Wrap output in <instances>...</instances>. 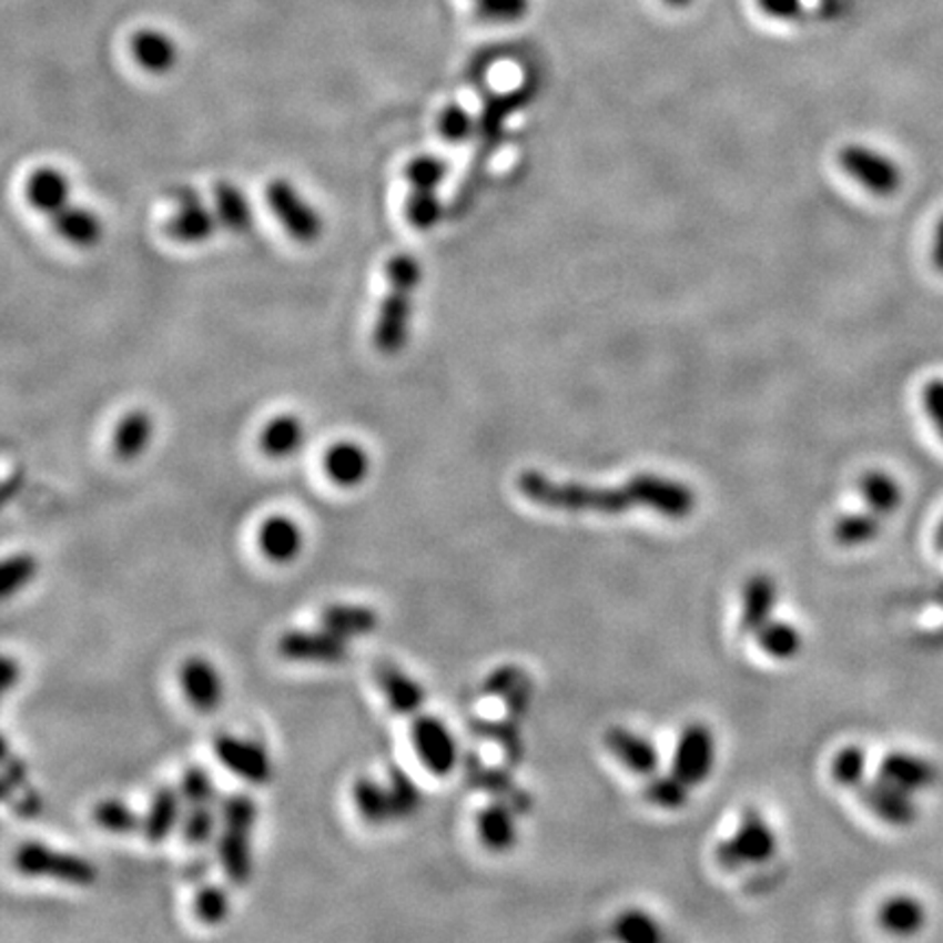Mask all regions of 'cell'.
<instances>
[{
	"label": "cell",
	"mask_w": 943,
	"mask_h": 943,
	"mask_svg": "<svg viewBox=\"0 0 943 943\" xmlns=\"http://www.w3.org/2000/svg\"><path fill=\"white\" fill-rule=\"evenodd\" d=\"M516 485L529 503L568 514L620 516L633 509H649L669 520H686L697 509V494L690 485L658 474H636L622 485L597 487L525 470Z\"/></svg>",
	"instance_id": "cell-1"
},
{
	"label": "cell",
	"mask_w": 943,
	"mask_h": 943,
	"mask_svg": "<svg viewBox=\"0 0 943 943\" xmlns=\"http://www.w3.org/2000/svg\"><path fill=\"white\" fill-rule=\"evenodd\" d=\"M389 291L383 297L374 343L381 354L396 356L400 354L410 337L413 322V295L422 284V265L410 254H396L387 265Z\"/></svg>",
	"instance_id": "cell-2"
},
{
	"label": "cell",
	"mask_w": 943,
	"mask_h": 943,
	"mask_svg": "<svg viewBox=\"0 0 943 943\" xmlns=\"http://www.w3.org/2000/svg\"><path fill=\"white\" fill-rule=\"evenodd\" d=\"M258 819V807L252 795L234 793L223 800L219 810V863L232 884H247L254 872L252 836Z\"/></svg>",
	"instance_id": "cell-3"
},
{
	"label": "cell",
	"mask_w": 943,
	"mask_h": 943,
	"mask_svg": "<svg viewBox=\"0 0 943 943\" xmlns=\"http://www.w3.org/2000/svg\"><path fill=\"white\" fill-rule=\"evenodd\" d=\"M13 868L27 878H47L72 886H90L99 872L92 861L49 848L44 843H24L13 854Z\"/></svg>",
	"instance_id": "cell-4"
},
{
	"label": "cell",
	"mask_w": 943,
	"mask_h": 943,
	"mask_svg": "<svg viewBox=\"0 0 943 943\" xmlns=\"http://www.w3.org/2000/svg\"><path fill=\"white\" fill-rule=\"evenodd\" d=\"M446 162L435 155H419L406 164V219L415 230H430L442 221L444 207L437 191L446 180Z\"/></svg>",
	"instance_id": "cell-5"
},
{
	"label": "cell",
	"mask_w": 943,
	"mask_h": 943,
	"mask_svg": "<svg viewBox=\"0 0 943 943\" xmlns=\"http://www.w3.org/2000/svg\"><path fill=\"white\" fill-rule=\"evenodd\" d=\"M778 852V836L758 810L742 814L739 830L717 848V863L737 872L744 865H764Z\"/></svg>",
	"instance_id": "cell-6"
},
{
	"label": "cell",
	"mask_w": 943,
	"mask_h": 943,
	"mask_svg": "<svg viewBox=\"0 0 943 943\" xmlns=\"http://www.w3.org/2000/svg\"><path fill=\"white\" fill-rule=\"evenodd\" d=\"M841 169L876 197H891L902 186V169L895 160L865 144H848L839 153Z\"/></svg>",
	"instance_id": "cell-7"
},
{
	"label": "cell",
	"mask_w": 943,
	"mask_h": 943,
	"mask_svg": "<svg viewBox=\"0 0 943 943\" xmlns=\"http://www.w3.org/2000/svg\"><path fill=\"white\" fill-rule=\"evenodd\" d=\"M267 202L271 212L295 241L311 245L324 234L322 214L288 180L277 178L271 182L267 186Z\"/></svg>",
	"instance_id": "cell-8"
},
{
	"label": "cell",
	"mask_w": 943,
	"mask_h": 943,
	"mask_svg": "<svg viewBox=\"0 0 943 943\" xmlns=\"http://www.w3.org/2000/svg\"><path fill=\"white\" fill-rule=\"evenodd\" d=\"M410 741L419 762L437 778L450 775L459 764V742L444 721L417 714L410 726Z\"/></svg>",
	"instance_id": "cell-9"
},
{
	"label": "cell",
	"mask_w": 943,
	"mask_h": 943,
	"mask_svg": "<svg viewBox=\"0 0 943 943\" xmlns=\"http://www.w3.org/2000/svg\"><path fill=\"white\" fill-rule=\"evenodd\" d=\"M714 760L717 742L712 730L703 723L686 726L675 744L673 775L690 789L701 787L712 775Z\"/></svg>",
	"instance_id": "cell-10"
},
{
	"label": "cell",
	"mask_w": 943,
	"mask_h": 943,
	"mask_svg": "<svg viewBox=\"0 0 943 943\" xmlns=\"http://www.w3.org/2000/svg\"><path fill=\"white\" fill-rule=\"evenodd\" d=\"M173 200H175L178 210L169 219L166 230L178 243L200 245V243H205L207 239L214 236L216 225H219V216H216V212H212L205 205L202 195L195 189L182 186L173 193Z\"/></svg>",
	"instance_id": "cell-11"
},
{
	"label": "cell",
	"mask_w": 943,
	"mask_h": 943,
	"mask_svg": "<svg viewBox=\"0 0 943 943\" xmlns=\"http://www.w3.org/2000/svg\"><path fill=\"white\" fill-rule=\"evenodd\" d=\"M277 653L291 662H313V665H338L347 658V640L337 633L322 631H286L277 640Z\"/></svg>",
	"instance_id": "cell-12"
},
{
	"label": "cell",
	"mask_w": 943,
	"mask_h": 943,
	"mask_svg": "<svg viewBox=\"0 0 943 943\" xmlns=\"http://www.w3.org/2000/svg\"><path fill=\"white\" fill-rule=\"evenodd\" d=\"M214 753L227 771H232L234 775H239L241 780L250 784L263 787L273 775L270 753L258 742L223 734L214 741Z\"/></svg>",
	"instance_id": "cell-13"
},
{
	"label": "cell",
	"mask_w": 943,
	"mask_h": 943,
	"mask_svg": "<svg viewBox=\"0 0 943 943\" xmlns=\"http://www.w3.org/2000/svg\"><path fill=\"white\" fill-rule=\"evenodd\" d=\"M464 767H466L464 769L466 782L470 784L474 791L487 793L489 798L509 804L518 814H525V812L534 809L531 795L516 784L514 775L507 769L489 767L478 756H468Z\"/></svg>",
	"instance_id": "cell-14"
},
{
	"label": "cell",
	"mask_w": 943,
	"mask_h": 943,
	"mask_svg": "<svg viewBox=\"0 0 943 943\" xmlns=\"http://www.w3.org/2000/svg\"><path fill=\"white\" fill-rule=\"evenodd\" d=\"M607 751L633 775L653 778L660 769V751L653 742L627 728H609L604 737Z\"/></svg>",
	"instance_id": "cell-15"
},
{
	"label": "cell",
	"mask_w": 943,
	"mask_h": 943,
	"mask_svg": "<svg viewBox=\"0 0 943 943\" xmlns=\"http://www.w3.org/2000/svg\"><path fill=\"white\" fill-rule=\"evenodd\" d=\"M861 800L868 809L893 828H909L917 819V807L913 804V795L889 784L886 780L876 778L865 782L861 789Z\"/></svg>",
	"instance_id": "cell-16"
},
{
	"label": "cell",
	"mask_w": 943,
	"mask_h": 943,
	"mask_svg": "<svg viewBox=\"0 0 943 943\" xmlns=\"http://www.w3.org/2000/svg\"><path fill=\"white\" fill-rule=\"evenodd\" d=\"M878 778L915 795L920 791L931 789L937 782V767L931 760L920 758L915 753L893 751L882 758L878 767Z\"/></svg>",
	"instance_id": "cell-17"
},
{
	"label": "cell",
	"mask_w": 943,
	"mask_h": 943,
	"mask_svg": "<svg viewBox=\"0 0 943 943\" xmlns=\"http://www.w3.org/2000/svg\"><path fill=\"white\" fill-rule=\"evenodd\" d=\"M182 690L189 703L202 712H214L223 703V679L205 658H189L180 671Z\"/></svg>",
	"instance_id": "cell-18"
},
{
	"label": "cell",
	"mask_w": 943,
	"mask_h": 943,
	"mask_svg": "<svg viewBox=\"0 0 943 943\" xmlns=\"http://www.w3.org/2000/svg\"><path fill=\"white\" fill-rule=\"evenodd\" d=\"M258 548L273 564H291L304 548V531L288 516H270L258 529Z\"/></svg>",
	"instance_id": "cell-19"
},
{
	"label": "cell",
	"mask_w": 943,
	"mask_h": 943,
	"mask_svg": "<svg viewBox=\"0 0 943 943\" xmlns=\"http://www.w3.org/2000/svg\"><path fill=\"white\" fill-rule=\"evenodd\" d=\"M376 681H378L389 708L396 714L417 717L419 710L424 708L426 692H424L422 683H417L410 675H406L396 665L381 662L376 667Z\"/></svg>",
	"instance_id": "cell-20"
},
{
	"label": "cell",
	"mask_w": 943,
	"mask_h": 943,
	"mask_svg": "<svg viewBox=\"0 0 943 943\" xmlns=\"http://www.w3.org/2000/svg\"><path fill=\"white\" fill-rule=\"evenodd\" d=\"M775 606H778V586L773 577L764 572L749 577L742 588V633H758L769 620H773Z\"/></svg>",
	"instance_id": "cell-21"
},
{
	"label": "cell",
	"mask_w": 943,
	"mask_h": 943,
	"mask_svg": "<svg viewBox=\"0 0 943 943\" xmlns=\"http://www.w3.org/2000/svg\"><path fill=\"white\" fill-rule=\"evenodd\" d=\"M24 195H27V202L49 219H53L58 212H62L72 203L67 175L53 166L36 169L31 178L27 180Z\"/></svg>",
	"instance_id": "cell-22"
},
{
	"label": "cell",
	"mask_w": 943,
	"mask_h": 943,
	"mask_svg": "<svg viewBox=\"0 0 943 943\" xmlns=\"http://www.w3.org/2000/svg\"><path fill=\"white\" fill-rule=\"evenodd\" d=\"M182 819H184L182 791H175L171 787H162L153 793L151 804L144 812L142 834L149 843L160 845L171 836V832L178 828V823Z\"/></svg>",
	"instance_id": "cell-23"
},
{
	"label": "cell",
	"mask_w": 943,
	"mask_h": 943,
	"mask_svg": "<svg viewBox=\"0 0 943 943\" xmlns=\"http://www.w3.org/2000/svg\"><path fill=\"white\" fill-rule=\"evenodd\" d=\"M516 810L505 802L494 800L476 817V832L480 843L491 852H509L518 843Z\"/></svg>",
	"instance_id": "cell-24"
},
{
	"label": "cell",
	"mask_w": 943,
	"mask_h": 943,
	"mask_svg": "<svg viewBox=\"0 0 943 943\" xmlns=\"http://www.w3.org/2000/svg\"><path fill=\"white\" fill-rule=\"evenodd\" d=\"M369 455L356 442H337L326 450L324 470L338 487H356L369 476Z\"/></svg>",
	"instance_id": "cell-25"
},
{
	"label": "cell",
	"mask_w": 943,
	"mask_h": 943,
	"mask_svg": "<svg viewBox=\"0 0 943 943\" xmlns=\"http://www.w3.org/2000/svg\"><path fill=\"white\" fill-rule=\"evenodd\" d=\"M53 230L74 247L88 250L94 247L103 236V223L101 219L83 205L70 203L62 212H58L53 219H49Z\"/></svg>",
	"instance_id": "cell-26"
},
{
	"label": "cell",
	"mask_w": 943,
	"mask_h": 943,
	"mask_svg": "<svg viewBox=\"0 0 943 943\" xmlns=\"http://www.w3.org/2000/svg\"><path fill=\"white\" fill-rule=\"evenodd\" d=\"M306 442V426L297 415L284 413L273 417L270 424L261 430V450L270 459H288L293 457Z\"/></svg>",
	"instance_id": "cell-27"
},
{
	"label": "cell",
	"mask_w": 943,
	"mask_h": 943,
	"mask_svg": "<svg viewBox=\"0 0 943 943\" xmlns=\"http://www.w3.org/2000/svg\"><path fill=\"white\" fill-rule=\"evenodd\" d=\"M381 618L376 609L354 604H333L322 609V627L337 633L338 638H361L374 633Z\"/></svg>",
	"instance_id": "cell-28"
},
{
	"label": "cell",
	"mask_w": 943,
	"mask_h": 943,
	"mask_svg": "<svg viewBox=\"0 0 943 943\" xmlns=\"http://www.w3.org/2000/svg\"><path fill=\"white\" fill-rule=\"evenodd\" d=\"M153 439V419L146 410L134 408L125 413L114 430V455L121 462H135Z\"/></svg>",
	"instance_id": "cell-29"
},
{
	"label": "cell",
	"mask_w": 943,
	"mask_h": 943,
	"mask_svg": "<svg viewBox=\"0 0 943 943\" xmlns=\"http://www.w3.org/2000/svg\"><path fill=\"white\" fill-rule=\"evenodd\" d=\"M214 203L219 223L234 234H247L254 227V207L250 197L234 182H216Z\"/></svg>",
	"instance_id": "cell-30"
},
{
	"label": "cell",
	"mask_w": 943,
	"mask_h": 943,
	"mask_svg": "<svg viewBox=\"0 0 943 943\" xmlns=\"http://www.w3.org/2000/svg\"><path fill=\"white\" fill-rule=\"evenodd\" d=\"M134 60L151 74H164L178 62L175 42L155 29H142L132 38Z\"/></svg>",
	"instance_id": "cell-31"
},
{
	"label": "cell",
	"mask_w": 943,
	"mask_h": 943,
	"mask_svg": "<svg viewBox=\"0 0 943 943\" xmlns=\"http://www.w3.org/2000/svg\"><path fill=\"white\" fill-rule=\"evenodd\" d=\"M878 920L886 933L898 937H911L922 931L926 922V909L920 900L911 895H895L880 906Z\"/></svg>",
	"instance_id": "cell-32"
},
{
	"label": "cell",
	"mask_w": 943,
	"mask_h": 943,
	"mask_svg": "<svg viewBox=\"0 0 943 943\" xmlns=\"http://www.w3.org/2000/svg\"><path fill=\"white\" fill-rule=\"evenodd\" d=\"M352 800L361 819L369 825H385L396 819L389 787L372 778H358L352 787Z\"/></svg>",
	"instance_id": "cell-33"
},
{
	"label": "cell",
	"mask_w": 943,
	"mask_h": 943,
	"mask_svg": "<svg viewBox=\"0 0 943 943\" xmlns=\"http://www.w3.org/2000/svg\"><path fill=\"white\" fill-rule=\"evenodd\" d=\"M472 730L476 732L478 739L496 742L503 749V756H505L509 767H518V764L525 762L527 744H525L523 732H520V721H516L511 717H507L503 721L476 719L472 723Z\"/></svg>",
	"instance_id": "cell-34"
},
{
	"label": "cell",
	"mask_w": 943,
	"mask_h": 943,
	"mask_svg": "<svg viewBox=\"0 0 943 943\" xmlns=\"http://www.w3.org/2000/svg\"><path fill=\"white\" fill-rule=\"evenodd\" d=\"M859 489L870 511H874L880 518L895 514L904 498L900 483L891 474L882 470L863 474L859 480Z\"/></svg>",
	"instance_id": "cell-35"
},
{
	"label": "cell",
	"mask_w": 943,
	"mask_h": 943,
	"mask_svg": "<svg viewBox=\"0 0 943 943\" xmlns=\"http://www.w3.org/2000/svg\"><path fill=\"white\" fill-rule=\"evenodd\" d=\"M758 647L773 660H793L800 656L804 640L795 625L787 620H769L758 633Z\"/></svg>",
	"instance_id": "cell-36"
},
{
	"label": "cell",
	"mask_w": 943,
	"mask_h": 943,
	"mask_svg": "<svg viewBox=\"0 0 943 943\" xmlns=\"http://www.w3.org/2000/svg\"><path fill=\"white\" fill-rule=\"evenodd\" d=\"M880 516L874 511L868 514H848L843 518H839L832 527V539L839 546L845 548H854V546H865L870 541L880 536Z\"/></svg>",
	"instance_id": "cell-37"
},
{
	"label": "cell",
	"mask_w": 943,
	"mask_h": 943,
	"mask_svg": "<svg viewBox=\"0 0 943 943\" xmlns=\"http://www.w3.org/2000/svg\"><path fill=\"white\" fill-rule=\"evenodd\" d=\"M868 773V753L859 744L843 747L830 764L832 780L843 789H861Z\"/></svg>",
	"instance_id": "cell-38"
},
{
	"label": "cell",
	"mask_w": 943,
	"mask_h": 943,
	"mask_svg": "<svg viewBox=\"0 0 943 943\" xmlns=\"http://www.w3.org/2000/svg\"><path fill=\"white\" fill-rule=\"evenodd\" d=\"M94 823L112 834H132L135 830H142L144 814H138L130 804L121 800H103L92 810Z\"/></svg>",
	"instance_id": "cell-39"
},
{
	"label": "cell",
	"mask_w": 943,
	"mask_h": 943,
	"mask_svg": "<svg viewBox=\"0 0 943 943\" xmlns=\"http://www.w3.org/2000/svg\"><path fill=\"white\" fill-rule=\"evenodd\" d=\"M38 575V559L29 552L9 555L0 568V595L4 601L24 590Z\"/></svg>",
	"instance_id": "cell-40"
},
{
	"label": "cell",
	"mask_w": 943,
	"mask_h": 943,
	"mask_svg": "<svg viewBox=\"0 0 943 943\" xmlns=\"http://www.w3.org/2000/svg\"><path fill=\"white\" fill-rule=\"evenodd\" d=\"M219 814L214 804H184V819H182V834L186 845L191 848H203L212 841L216 830Z\"/></svg>",
	"instance_id": "cell-41"
},
{
	"label": "cell",
	"mask_w": 943,
	"mask_h": 943,
	"mask_svg": "<svg viewBox=\"0 0 943 943\" xmlns=\"http://www.w3.org/2000/svg\"><path fill=\"white\" fill-rule=\"evenodd\" d=\"M614 937L625 943H658L662 940V931L651 915L627 911L614 922Z\"/></svg>",
	"instance_id": "cell-42"
},
{
	"label": "cell",
	"mask_w": 943,
	"mask_h": 943,
	"mask_svg": "<svg viewBox=\"0 0 943 943\" xmlns=\"http://www.w3.org/2000/svg\"><path fill=\"white\" fill-rule=\"evenodd\" d=\"M389 795H392V804H394V814L396 819H408L413 817L419 807H422V791L415 784V780L406 773L400 767H392L389 769Z\"/></svg>",
	"instance_id": "cell-43"
},
{
	"label": "cell",
	"mask_w": 943,
	"mask_h": 943,
	"mask_svg": "<svg viewBox=\"0 0 943 943\" xmlns=\"http://www.w3.org/2000/svg\"><path fill=\"white\" fill-rule=\"evenodd\" d=\"M688 791L690 787H686L677 775H653L649 778L642 795L651 807H658L662 810H681L688 802Z\"/></svg>",
	"instance_id": "cell-44"
},
{
	"label": "cell",
	"mask_w": 943,
	"mask_h": 943,
	"mask_svg": "<svg viewBox=\"0 0 943 943\" xmlns=\"http://www.w3.org/2000/svg\"><path fill=\"white\" fill-rule=\"evenodd\" d=\"M193 909H195L197 920H202L203 924L216 926L230 913V895H227L225 889H221L216 884H205L197 891Z\"/></svg>",
	"instance_id": "cell-45"
},
{
	"label": "cell",
	"mask_w": 943,
	"mask_h": 943,
	"mask_svg": "<svg viewBox=\"0 0 943 943\" xmlns=\"http://www.w3.org/2000/svg\"><path fill=\"white\" fill-rule=\"evenodd\" d=\"M27 789H29V769L18 756H11L9 744L4 741L2 742V800L9 804Z\"/></svg>",
	"instance_id": "cell-46"
},
{
	"label": "cell",
	"mask_w": 943,
	"mask_h": 943,
	"mask_svg": "<svg viewBox=\"0 0 943 943\" xmlns=\"http://www.w3.org/2000/svg\"><path fill=\"white\" fill-rule=\"evenodd\" d=\"M531 0H476V16L487 22H518L529 13Z\"/></svg>",
	"instance_id": "cell-47"
},
{
	"label": "cell",
	"mask_w": 943,
	"mask_h": 943,
	"mask_svg": "<svg viewBox=\"0 0 943 943\" xmlns=\"http://www.w3.org/2000/svg\"><path fill=\"white\" fill-rule=\"evenodd\" d=\"M184 804H216V789L202 767H189L182 778Z\"/></svg>",
	"instance_id": "cell-48"
},
{
	"label": "cell",
	"mask_w": 943,
	"mask_h": 943,
	"mask_svg": "<svg viewBox=\"0 0 943 943\" xmlns=\"http://www.w3.org/2000/svg\"><path fill=\"white\" fill-rule=\"evenodd\" d=\"M439 134L448 142H466L474 135V119L459 103H450L439 114Z\"/></svg>",
	"instance_id": "cell-49"
},
{
	"label": "cell",
	"mask_w": 943,
	"mask_h": 943,
	"mask_svg": "<svg viewBox=\"0 0 943 943\" xmlns=\"http://www.w3.org/2000/svg\"><path fill=\"white\" fill-rule=\"evenodd\" d=\"M503 701H505V708H507V717H511V719H516V721H523L527 714H529V708H531V701H534V683H531V677L529 675H525L505 697H503Z\"/></svg>",
	"instance_id": "cell-50"
},
{
	"label": "cell",
	"mask_w": 943,
	"mask_h": 943,
	"mask_svg": "<svg viewBox=\"0 0 943 943\" xmlns=\"http://www.w3.org/2000/svg\"><path fill=\"white\" fill-rule=\"evenodd\" d=\"M525 675L527 673L516 665H503L496 671L487 675V679L483 681V694L503 699Z\"/></svg>",
	"instance_id": "cell-51"
},
{
	"label": "cell",
	"mask_w": 943,
	"mask_h": 943,
	"mask_svg": "<svg viewBox=\"0 0 943 943\" xmlns=\"http://www.w3.org/2000/svg\"><path fill=\"white\" fill-rule=\"evenodd\" d=\"M922 405L943 439V378H933L924 385Z\"/></svg>",
	"instance_id": "cell-52"
},
{
	"label": "cell",
	"mask_w": 943,
	"mask_h": 943,
	"mask_svg": "<svg viewBox=\"0 0 943 943\" xmlns=\"http://www.w3.org/2000/svg\"><path fill=\"white\" fill-rule=\"evenodd\" d=\"M758 7L773 20H798L804 13L802 0H758Z\"/></svg>",
	"instance_id": "cell-53"
},
{
	"label": "cell",
	"mask_w": 943,
	"mask_h": 943,
	"mask_svg": "<svg viewBox=\"0 0 943 943\" xmlns=\"http://www.w3.org/2000/svg\"><path fill=\"white\" fill-rule=\"evenodd\" d=\"M18 679H20V665L11 658H4V662H2V686H4V690L16 686Z\"/></svg>",
	"instance_id": "cell-54"
},
{
	"label": "cell",
	"mask_w": 943,
	"mask_h": 943,
	"mask_svg": "<svg viewBox=\"0 0 943 943\" xmlns=\"http://www.w3.org/2000/svg\"><path fill=\"white\" fill-rule=\"evenodd\" d=\"M933 265H935V270L942 271L943 273V216L940 219V223H937V230H935V245H933Z\"/></svg>",
	"instance_id": "cell-55"
},
{
	"label": "cell",
	"mask_w": 943,
	"mask_h": 943,
	"mask_svg": "<svg viewBox=\"0 0 943 943\" xmlns=\"http://www.w3.org/2000/svg\"><path fill=\"white\" fill-rule=\"evenodd\" d=\"M841 9V0H821V13L825 18H834Z\"/></svg>",
	"instance_id": "cell-56"
},
{
	"label": "cell",
	"mask_w": 943,
	"mask_h": 943,
	"mask_svg": "<svg viewBox=\"0 0 943 943\" xmlns=\"http://www.w3.org/2000/svg\"><path fill=\"white\" fill-rule=\"evenodd\" d=\"M667 7H671V9H686L692 0H662Z\"/></svg>",
	"instance_id": "cell-57"
},
{
	"label": "cell",
	"mask_w": 943,
	"mask_h": 943,
	"mask_svg": "<svg viewBox=\"0 0 943 943\" xmlns=\"http://www.w3.org/2000/svg\"><path fill=\"white\" fill-rule=\"evenodd\" d=\"M935 546L940 548L943 552V520L942 525H940V529H937V534H935Z\"/></svg>",
	"instance_id": "cell-58"
}]
</instances>
